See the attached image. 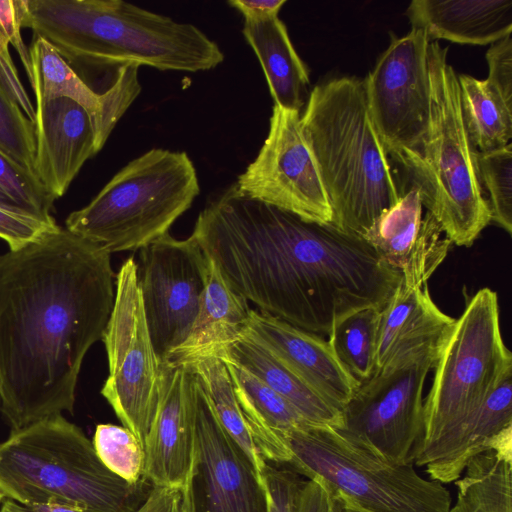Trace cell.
Segmentation results:
<instances>
[{"instance_id":"cell-1","label":"cell","mask_w":512,"mask_h":512,"mask_svg":"<svg viewBox=\"0 0 512 512\" xmlns=\"http://www.w3.org/2000/svg\"><path fill=\"white\" fill-rule=\"evenodd\" d=\"M115 280L109 252L60 226L0 256V401L12 431L73 412Z\"/></svg>"},{"instance_id":"cell-2","label":"cell","mask_w":512,"mask_h":512,"mask_svg":"<svg viewBox=\"0 0 512 512\" xmlns=\"http://www.w3.org/2000/svg\"><path fill=\"white\" fill-rule=\"evenodd\" d=\"M22 28L49 42L72 67L110 74L126 66L200 72L224 54L191 23L120 0H21Z\"/></svg>"},{"instance_id":"cell-3","label":"cell","mask_w":512,"mask_h":512,"mask_svg":"<svg viewBox=\"0 0 512 512\" xmlns=\"http://www.w3.org/2000/svg\"><path fill=\"white\" fill-rule=\"evenodd\" d=\"M301 126L332 210L331 224L362 237L405 191L370 116L364 79L342 76L315 85Z\"/></svg>"},{"instance_id":"cell-4","label":"cell","mask_w":512,"mask_h":512,"mask_svg":"<svg viewBox=\"0 0 512 512\" xmlns=\"http://www.w3.org/2000/svg\"><path fill=\"white\" fill-rule=\"evenodd\" d=\"M153 485L111 472L92 441L62 414L12 431L0 443V492L22 506L63 500L89 512H136Z\"/></svg>"},{"instance_id":"cell-5","label":"cell","mask_w":512,"mask_h":512,"mask_svg":"<svg viewBox=\"0 0 512 512\" xmlns=\"http://www.w3.org/2000/svg\"><path fill=\"white\" fill-rule=\"evenodd\" d=\"M446 47L428 45L430 117L424 141L392 159L418 189L423 208L457 246H471L491 222L477 168L478 150L462 118L457 73Z\"/></svg>"},{"instance_id":"cell-6","label":"cell","mask_w":512,"mask_h":512,"mask_svg":"<svg viewBox=\"0 0 512 512\" xmlns=\"http://www.w3.org/2000/svg\"><path fill=\"white\" fill-rule=\"evenodd\" d=\"M200 193L186 152L153 148L119 170L66 229L107 252L137 251L169 234Z\"/></svg>"},{"instance_id":"cell-7","label":"cell","mask_w":512,"mask_h":512,"mask_svg":"<svg viewBox=\"0 0 512 512\" xmlns=\"http://www.w3.org/2000/svg\"><path fill=\"white\" fill-rule=\"evenodd\" d=\"M433 368L412 461L454 433L512 376V354L502 338L496 292L485 287L466 299L463 312L440 340Z\"/></svg>"},{"instance_id":"cell-8","label":"cell","mask_w":512,"mask_h":512,"mask_svg":"<svg viewBox=\"0 0 512 512\" xmlns=\"http://www.w3.org/2000/svg\"><path fill=\"white\" fill-rule=\"evenodd\" d=\"M286 442L290 465L307 479H319L369 512H448L450 492L426 480L413 463H395L338 426H307Z\"/></svg>"},{"instance_id":"cell-9","label":"cell","mask_w":512,"mask_h":512,"mask_svg":"<svg viewBox=\"0 0 512 512\" xmlns=\"http://www.w3.org/2000/svg\"><path fill=\"white\" fill-rule=\"evenodd\" d=\"M442 336L395 356L361 383L343 407L338 427L390 461L413 463L424 383Z\"/></svg>"},{"instance_id":"cell-10","label":"cell","mask_w":512,"mask_h":512,"mask_svg":"<svg viewBox=\"0 0 512 512\" xmlns=\"http://www.w3.org/2000/svg\"><path fill=\"white\" fill-rule=\"evenodd\" d=\"M102 340L109 375L101 394L122 426L144 448L158 405L160 363L148 330L133 257L127 258L116 274L114 304Z\"/></svg>"},{"instance_id":"cell-11","label":"cell","mask_w":512,"mask_h":512,"mask_svg":"<svg viewBox=\"0 0 512 512\" xmlns=\"http://www.w3.org/2000/svg\"><path fill=\"white\" fill-rule=\"evenodd\" d=\"M429 43L420 29L402 37L390 32L388 47L364 78L370 116L391 158L417 150L428 130Z\"/></svg>"},{"instance_id":"cell-12","label":"cell","mask_w":512,"mask_h":512,"mask_svg":"<svg viewBox=\"0 0 512 512\" xmlns=\"http://www.w3.org/2000/svg\"><path fill=\"white\" fill-rule=\"evenodd\" d=\"M137 273L148 330L163 364L189 334L206 285L208 259L191 236L178 240L167 234L140 250Z\"/></svg>"},{"instance_id":"cell-13","label":"cell","mask_w":512,"mask_h":512,"mask_svg":"<svg viewBox=\"0 0 512 512\" xmlns=\"http://www.w3.org/2000/svg\"><path fill=\"white\" fill-rule=\"evenodd\" d=\"M235 183L245 195L303 220L332 222V210L298 111L273 106L268 135Z\"/></svg>"},{"instance_id":"cell-14","label":"cell","mask_w":512,"mask_h":512,"mask_svg":"<svg viewBox=\"0 0 512 512\" xmlns=\"http://www.w3.org/2000/svg\"><path fill=\"white\" fill-rule=\"evenodd\" d=\"M442 234L438 222L426 211L414 247L400 269V280L380 310L376 370L395 356L438 339L455 321L440 310L428 290L429 278L451 245Z\"/></svg>"},{"instance_id":"cell-15","label":"cell","mask_w":512,"mask_h":512,"mask_svg":"<svg viewBox=\"0 0 512 512\" xmlns=\"http://www.w3.org/2000/svg\"><path fill=\"white\" fill-rule=\"evenodd\" d=\"M195 390L197 455L182 491L185 512H268L263 479L219 424L196 378Z\"/></svg>"},{"instance_id":"cell-16","label":"cell","mask_w":512,"mask_h":512,"mask_svg":"<svg viewBox=\"0 0 512 512\" xmlns=\"http://www.w3.org/2000/svg\"><path fill=\"white\" fill-rule=\"evenodd\" d=\"M195 377L186 367L160 364L157 410L145 440L144 477L155 487L184 490L197 455Z\"/></svg>"},{"instance_id":"cell-17","label":"cell","mask_w":512,"mask_h":512,"mask_svg":"<svg viewBox=\"0 0 512 512\" xmlns=\"http://www.w3.org/2000/svg\"><path fill=\"white\" fill-rule=\"evenodd\" d=\"M241 337L263 347L340 411L360 386L318 334L250 309Z\"/></svg>"},{"instance_id":"cell-18","label":"cell","mask_w":512,"mask_h":512,"mask_svg":"<svg viewBox=\"0 0 512 512\" xmlns=\"http://www.w3.org/2000/svg\"><path fill=\"white\" fill-rule=\"evenodd\" d=\"M35 95L34 173L50 196H63L84 163L96 152L93 122L88 112L68 98Z\"/></svg>"},{"instance_id":"cell-19","label":"cell","mask_w":512,"mask_h":512,"mask_svg":"<svg viewBox=\"0 0 512 512\" xmlns=\"http://www.w3.org/2000/svg\"><path fill=\"white\" fill-rule=\"evenodd\" d=\"M488 450L512 453V376L461 427L413 464L424 466L432 480L450 483L461 477L472 458Z\"/></svg>"},{"instance_id":"cell-20","label":"cell","mask_w":512,"mask_h":512,"mask_svg":"<svg viewBox=\"0 0 512 512\" xmlns=\"http://www.w3.org/2000/svg\"><path fill=\"white\" fill-rule=\"evenodd\" d=\"M250 309L248 301L231 289L215 263L208 259L206 285L192 327L164 363L190 367L205 359L223 358L240 339Z\"/></svg>"},{"instance_id":"cell-21","label":"cell","mask_w":512,"mask_h":512,"mask_svg":"<svg viewBox=\"0 0 512 512\" xmlns=\"http://www.w3.org/2000/svg\"><path fill=\"white\" fill-rule=\"evenodd\" d=\"M406 15L429 42L487 45L512 34V0H413Z\"/></svg>"},{"instance_id":"cell-22","label":"cell","mask_w":512,"mask_h":512,"mask_svg":"<svg viewBox=\"0 0 512 512\" xmlns=\"http://www.w3.org/2000/svg\"><path fill=\"white\" fill-rule=\"evenodd\" d=\"M228 369L238 403L260 456L267 462L289 463L287 435L312 426L283 397L254 374L232 361Z\"/></svg>"},{"instance_id":"cell-23","label":"cell","mask_w":512,"mask_h":512,"mask_svg":"<svg viewBox=\"0 0 512 512\" xmlns=\"http://www.w3.org/2000/svg\"><path fill=\"white\" fill-rule=\"evenodd\" d=\"M243 35L263 69L274 105L300 112L309 92V72L278 16L244 19Z\"/></svg>"},{"instance_id":"cell-24","label":"cell","mask_w":512,"mask_h":512,"mask_svg":"<svg viewBox=\"0 0 512 512\" xmlns=\"http://www.w3.org/2000/svg\"><path fill=\"white\" fill-rule=\"evenodd\" d=\"M248 370L283 397L312 426H340L341 411L260 345L240 337L223 358Z\"/></svg>"},{"instance_id":"cell-25","label":"cell","mask_w":512,"mask_h":512,"mask_svg":"<svg viewBox=\"0 0 512 512\" xmlns=\"http://www.w3.org/2000/svg\"><path fill=\"white\" fill-rule=\"evenodd\" d=\"M455 484L457 499L448 512H512V453L475 456Z\"/></svg>"},{"instance_id":"cell-26","label":"cell","mask_w":512,"mask_h":512,"mask_svg":"<svg viewBox=\"0 0 512 512\" xmlns=\"http://www.w3.org/2000/svg\"><path fill=\"white\" fill-rule=\"evenodd\" d=\"M29 55V82L33 90L45 99L68 98L83 107L92 119L96 141L103 112V94L93 90L45 39L33 37Z\"/></svg>"},{"instance_id":"cell-27","label":"cell","mask_w":512,"mask_h":512,"mask_svg":"<svg viewBox=\"0 0 512 512\" xmlns=\"http://www.w3.org/2000/svg\"><path fill=\"white\" fill-rule=\"evenodd\" d=\"M460 106L466 132L479 152L506 146L512 138V109L485 80L458 74Z\"/></svg>"},{"instance_id":"cell-28","label":"cell","mask_w":512,"mask_h":512,"mask_svg":"<svg viewBox=\"0 0 512 512\" xmlns=\"http://www.w3.org/2000/svg\"><path fill=\"white\" fill-rule=\"evenodd\" d=\"M188 368L203 389L223 430L247 455L258 476L266 461L260 456L238 403L226 364L219 358L199 361Z\"/></svg>"},{"instance_id":"cell-29","label":"cell","mask_w":512,"mask_h":512,"mask_svg":"<svg viewBox=\"0 0 512 512\" xmlns=\"http://www.w3.org/2000/svg\"><path fill=\"white\" fill-rule=\"evenodd\" d=\"M422 219L423 205L419 191L410 186L362 237L388 264L400 270L418 238Z\"/></svg>"},{"instance_id":"cell-30","label":"cell","mask_w":512,"mask_h":512,"mask_svg":"<svg viewBox=\"0 0 512 512\" xmlns=\"http://www.w3.org/2000/svg\"><path fill=\"white\" fill-rule=\"evenodd\" d=\"M380 309L364 308L338 320L328 342L345 370L360 384L376 372Z\"/></svg>"},{"instance_id":"cell-31","label":"cell","mask_w":512,"mask_h":512,"mask_svg":"<svg viewBox=\"0 0 512 512\" xmlns=\"http://www.w3.org/2000/svg\"><path fill=\"white\" fill-rule=\"evenodd\" d=\"M54 199L38 178L0 151V206L56 223L51 216Z\"/></svg>"},{"instance_id":"cell-32","label":"cell","mask_w":512,"mask_h":512,"mask_svg":"<svg viewBox=\"0 0 512 512\" xmlns=\"http://www.w3.org/2000/svg\"><path fill=\"white\" fill-rule=\"evenodd\" d=\"M479 180L491 221L512 234V144L477 152Z\"/></svg>"},{"instance_id":"cell-33","label":"cell","mask_w":512,"mask_h":512,"mask_svg":"<svg viewBox=\"0 0 512 512\" xmlns=\"http://www.w3.org/2000/svg\"><path fill=\"white\" fill-rule=\"evenodd\" d=\"M92 443L102 463L121 479L135 484L145 478L144 448L126 427L99 424Z\"/></svg>"},{"instance_id":"cell-34","label":"cell","mask_w":512,"mask_h":512,"mask_svg":"<svg viewBox=\"0 0 512 512\" xmlns=\"http://www.w3.org/2000/svg\"><path fill=\"white\" fill-rule=\"evenodd\" d=\"M0 151L34 173V124L0 81ZM36 176V175H35Z\"/></svg>"},{"instance_id":"cell-35","label":"cell","mask_w":512,"mask_h":512,"mask_svg":"<svg viewBox=\"0 0 512 512\" xmlns=\"http://www.w3.org/2000/svg\"><path fill=\"white\" fill-rule=\"evenodd\" d=\"M137 66L122 67L115 82L103 94L101 124L96 136L98 153L105 145L115 125L141 92Z\"/></svg>"},{"instance_id":"cell-36","label":"cell","mask_w":512,"mask_h":512,"mask_svg":"<svg viewBox=\"0 0 512 512\" xmlns=\"http://www.w3.org/2000/svg\"><path fill=\"white\" fill-rule=\"evenodd\" d=\"M263 481L268 500V512H297L305 480L297 472L279 469L266 463Z\"/></svg>"},{"instance_id":"cell-37","label":"cell","mask_w":512,"mask_h":512,"mask_svg":"<svg viewBox=\"0 0 512 512\" xmlns=\"http://www.w3.org/2000/svg\"><path fill=\"white\" fill-rule=\"evenodd\" d=\"M57 227L56 223H47L0 206V238L8 243L10 250L21 249Z\"/></svg>"},{"instance_id":"cell-38","label":"cell","mask_w":512,"mask_h":512,"mask_svg":"<svg viewBox=\"0 0 512 512\" xmlns=\"http://www.w3.org/2000/svg\"><path fill=\"white\" fill-rule=\"evenodd\" d=\"M491 90L512 109V34L490 44L486 52Z\"/></svg>"},{"instance_id":"cell-39","label":"cell","mask_w":512,"mask_h":512,"mask_svg":"<svg viewBox=\"0 0 512 512\" xmlns=\"http://www.w3.org/2000/svg\"><path fill=\"white\" fill-rule=\"evenodd\" d=\"M21 0H0V32L18 52L28 79L31 76L29 48L21 37Z\"/></svg>"},{"instance_id":"cell-40","label":"cell","mask_w":512,"mask_h":512,"mask_svg":"<svg viewBox=\"0 0 512 512\" xmlns=\"http://www.w3.org/2000/svg\"><path fill=\"white\" fill-rule=\"evenodd\" d=\"M9 41L0 32V81L22 108L26 116L33 122L35 109L17 74L10 57Z\"/></svg>"},{"instance_id":"cell-41","label":"cell","mask_w":512,"mask_h":512,"mask_svg":"<svg viewBox=\"0 0 512 512\" xmlns=\"http://www.w3.org/2000/svg\"><path fill=\"white\" fill-rule=\"evenodd\" d=\"M297 512H330V491L319 479L305 480Z\"/></svg>"},{"instance_id":"cell-42","label":"cell","mask_w":512,"mask_h":512,"mask_svg":"<svg viewBox=\"0 0 512 512\" xmlns=\"http://www.w3.org/2000/svg\"><path fill=\"white\" fill-rule=\"evenodd\" d=\"M286 0H230L228 4L237 9L244 19H259L278 16Z\"/></svg>"},{"instance_id":"cell-43","label":"cell","mask_w":512,"mask_h":512,"mask_svg":"<svg viewBox=\"0 0 512 512\" xmlns=\"http://www.w3.org/2000/svg\"><path fill=\"white\" fill-rule=\"evenodd\" d=\"M159 500L154 512H185L182 490L159 487Z\"/></svg>"},{"instance_id":"cell-44","label":"cell","mask_w":512,"mask_h":512,"mask_svg":"<svg viewBox=\"0 0 512 512\" xmlns=\"http://www.w3.org/2000/svg\"><path fill=\"white\" fill-rule=\"evenodd\" d=\"M27 512H89L85 508L63 500H52L46 503L24 506Z\"/></svg>"},{"instance_id":"cell-45","label":"cell","mask_w":512,"mask_h":512,"mask_svg":"<svg viewBox=\"0 0 512 512\" xmlns=\"http://www.w3.org/2000/svg\"><path fill=\"white\" fill-rule=\"evenodd\" d=\"M327 487L330 491V512H369L341 492Z\"/></svg>"},{"instance_id":"cell-46","label":"cell","mask_w":512,"mask_h":512,"mask_svg":"<svg viewBox=\"0 0 512 512\" xmlns=\"http://www.w3.org/2000/svg\"><path fill=\"white\" fill-rule=\"evenodd\" d=\"M159 487H153L149 496L136 512H154L159 500Z\"/></svg>"},{"instance_id":"cell-47","label":"cell","mask_w":512,"mask_h":512,"mask_svg":"<svg viewBox=\"0 0 512 512\" xmlns=\"http://www.w3.org/2000/svg\"><path fill=\"white\" fill-rule=\"evenodd\" d=\"M0 512H27L24 506H20L14 503L12 500H8L4 502L2 505Z\"/></svg>"},{"instance_id":"cell-48","label":"cell","mask_w":512,"mask_h":512,"mask_svg":"<svg viewBox=\"0 0 512 512\" xmlns=\"http://www.w3.org/2000/svg\"><path fill=\"white\" fill-rule=\"evenodd\" d=\"M3 497H4V496H3V495H2V493L0 492V502L2 501Z\"/></svg>"}]
</instances>
